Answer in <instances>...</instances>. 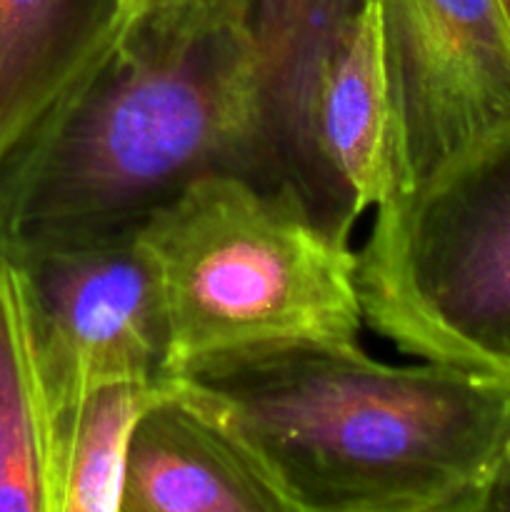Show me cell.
Masks as SVG:
<instances>
[{
  "instance_id": "1",
  "label": "cell",
  "mask_w": 510,
  "mask_h": 512,
  "mask_svg": "<svg viewBox=\"0 0 510 512\" xmlns=\"http://www.w3.org/2000/svg\"><path fill=\"white\" fill-rule=\"evenodd\" d=\"M170 380L283 512H488L510 445V378L360 343L260 345Z\"/></svg>"
},
{
  "instance_id": "2",
  "label": "cell",
  "mask_w": 510,
  "mask_h": 512,
  "mask_svg": "<svg viewBox=\"0 0 510 512\" xmlns=\"http://www.w3.org/2000/svg\"><path fill=\"white\" fill-rule=\"evenodd\" d=\"M215 173L258 183L248 13L128 25L0 158V250L138 225Z\"/></svg>"
},
{
  "instance_id": "3",
  "label": "cell",
  "mask_w": 510,
  "mask_h": 512,
  "mask_svg": "<svg viewBox=\"0 0 510 512\" xmlns=\"http://www.w3.org/2000/svg\"><path fill=\"white\" fill-rule=\"evenodd\" d=\"M168 323V380L260 345L360 343L355 248L245 175L193 180L140 223Z\"/></svg>"
},
{
  "instance_id": "4",
  "label": "cell",
  "mask_w": 510,
  "mask_h": 512,
  "mask_svg": "<svg viewBox=\"0 0 510 512\" xmlns=\"http://www.w3.org/2000/svg\"><path fill=\"white\" fill-rule=\"evenodd\" d=\"M355 280L400 353L510 378V130L375 208Z\"/></svg>"
},
{
  "instance_id": "5",
  "label": "cell",
  "mask_w": 510,
  "mask_h": 512,
  "mask_svg": "<svg viewBox=\"0 0 510 512\" xmlns=\"http://www.w3.org/2000/svg\"><path fill=\"white\" fill-rule=\"evenodd\" d=\"M13 270L38 393L53 512L80 408L113 383L168 380L158 270L138 225L0 250Z\"/></svg>"
},
{
  "instance_id": "6",
  "label": "cell",
  "mask_w": 510,
  "mask_h": 512,
  "mask_svg": "<svg viewBox=\"0 0 510 512\" xmlns=\"http://www.w3.org/2000/svg\"><path fill=\"white\" fill-rule=\"evenodd\" d=\"M375 5L393 120L388 205L510 130V30L500 0Z\"/></svg>"
},
{
  "instance_id": "7",
  "label": "cell",
  "mask_w": 510,
  "mask_h": 512,
  "mask_svg": "<svg viewBox=\"0 0 510 512\" xmlns=\"http://www.w3.org/2000/svg\"><path fill=\"white\" fill-rule=\"evenodd\" d=\"M368 0H250L258 185L298 200L353 243L360 218L320 145L325 75Z\"/></svg>"
},
{
  "instance_id": "8",
  "label": "cell",
  "mask_w": 510,
  "mask_h": 512,
  "mask_svg": "<svg viewBox=\"0 0 510 512\" xmlns=\"http://www.w3.org/2000/svg\"><path fill=\"white\" fill-rule=\"evenodd\" d=\"M120 512H283V505L173 385L135 428Z\"/></svg>"
},
{
  "instance_id": "9",
  "label": "cell",
  "mask_w": 510,
  "mask_h": 512,
  "mask_svg": "<svg viewBox=\"0 0 510 512\" xmlns=\"http://www.w3.org/2000/svg\"><path fill=\"white\" fill-rule=\"evenodd\" d=\"M123 28V0H0V158Z\"/></svg>"
},
{
  "instance_id": "10",
  "label": "cell",
  "mask_w": 510,
  "mask_h": 512,
  "mask_svg": "<svg viewBox=\"0 0 510 512\" xmlns=\"http://www.w3.org/2000/svg\"><path fill=\"white\" fill-rule=\"evenodd\" d=\"M318 130L325 160L363 220L388 198L393 175V120L375 0L360 10L325 75Z\"/></svg>"
},
{
  "instance_id": "11",
  "label": "cell",
  "mask_w": 510,
  "mask_h": 512,
  "mask_svg": "<svg viewBox=\"0 0 510 512\" xmlns=\"http://www.w3.org/2000/svg\"><path fill=\"white\" fill-rule=\"evenodd\" d=\"M0 512H53L35 378L18 288L0 255Z\"/></svg>"
},
{
  "instance_id": "12",
  "label": "cell",
  "mask_w": 510,
  "mask_h": 512,
  "mask_svg": "<svg viewBox=\"0 0 510 512\" xmlns=\"http://www.w3.org/2000/svg\"><path fill=\"white\" fill-rule=\"evenodd\" d=\"M170 393L173 380L113 383L85 400L60 468L58 512H120L135 428Z\"/></svg>"
},
{
  "instance_id": "13",
  "label": "cell",
  "mask_w": 510,
  "mask_h": 512,
  "mask_svg": "<svg viewBox=\"0 0 510 512\" xmlns=\"http://www.w3.org/2000/svg\"><path fill=\"white\" fill-rule=\"evenodd\" d=\"M250 0H123V28H193L248 13ZM120 28V30H123Z\"/></svg>"
},
{
  "instance_id": "14",
  "label": "cell",
  "mask_w": 510,
  "mask_h": 512,
  "mask_svg": "<svg viewBox=\"0 0 510 512\" xmlns=\"http://www.w3.org/2000/svg\"><path fill=\"white\" fill-rule=\"evenodd\" d=\"M488 510H510V445L503 465H500L498 478L493 483V490H490Z\"/></svg>"
},
{
  "instance_id": "15",
  "label": "cell",
  "mask_w": 510,
  "mask_h": 512,
  "mask_svg": "<svg viewBox=\"0 0 510 512\" xmlns=\"http://www.w3.org/2000/svg\"><path fill=\"white\" fill-rule=\"evenodd\" d=\"M503 3V13H505V23H508V30H510V0H500Z\"/></svg>"
}]
</instances>
